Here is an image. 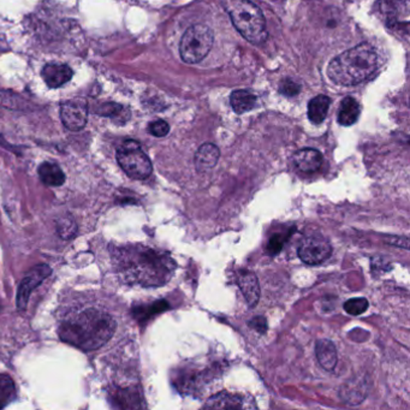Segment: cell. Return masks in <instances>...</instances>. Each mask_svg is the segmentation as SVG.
Returning a JSON list of instances; mask_svg holds the SVG:
<instances>
[{"label": "cell", "instance_id": "obj_1", "mask_svg": "<svg viewBox=\"0 0 410 410\" xmlns=\"http://www.w3.org/2000/svg\"><path fill=\"white\" fill-rule=\"evenodd\" d=\"M117 328L114 315L104 305L76 302L58 317V336L83 351L100 349Z\"/></svg>", "mask_w": 410, "mask_h": 410}, {"label": "cell", "instance_id": "obj_2", "mask_svg": "<svg viewBox=\"0 0 410 410\" xmlns=\"http://www.w3.org/2000/svg\"><path fill=\"white\" fill-rule=\"evenodd\" d=\"M114 271L123 283L144 288L162 287L171 280L175 262L165 254L144 245H123L112 253Z\"/></svg>", "mask_w": 410, "mask_h": 410}, {"label": "cell", "instance_id": "obj_3", "mask_svg": "<svg viewBox=\"0 0 410 410\" xmlns=\"http://www.w3.org/2000/svg\"><path fill=\"white\" fill-rule=\"evenodd\" d=\"M379 64V54L372 45H358L332 59L328 79L338 86H355L370 79Z\"/></svg>", "mask_w": 410, "mask_h": 410}, {"label": "cell", "instance_id": "obj_4", "mask_svg": "<svg viewBox=\"0 0 410 410\" xmlns=\"http://www.w3.org/2000/svg\"><path fill=\"white\" fill-rule=\"evenodd\" d=\"M225 8L236 29L252 44H261L267 38L266 22L261 10L250 0H227Z\"/></svg>", "mask_w": 410, "mask_h": 410}, {"label": "cell", "instance_id": "obj_5", "mask_svg": "<svg viewBox=\"0 0 410 410\" xmlns=\"http://www.w3.org/2000/svg\"><path fill=\"white\" fill-rule=\"evenodd\" d=\"M213 31L204 24L190 26L181 40L179 53L188 64H197L208 54L213 46Z\"/></svg>", "mask_w": 410, "mask_h": 410}, {"label": "cell", "instance_id": "obj_6", "mask_svg": "<svg viewBox=\"0 0 410 410\" xmlns=\"http://www.w3.org/2000/svg\"><path fill=\"white\" fill-rule=\"evenodd\" d=\"M117 160L123 171L132 179H146L153 171L152 162L137 141H124L117 149Z\"/></svg>", "mask_w": 410, "mask_h": 410}, {"label": "cell", "instance_id": "obj_7", "mask_svg": "<svg viewBox=\"0 0 410 410\" xmlns=\"http://www.w3.org/2000/svg\"><path fill=\"white\" fill-rule=\"evenodd\" d=\"M298 257L307 265H320L326 261L332 254V245L324 237H308L298 248Z\"/></svg>", "mask_w": 410, "mask_h": 410}, {"label": "cell", "instance_id": "obj_8", "mask_svg": "<svg viewBox=\"0 0 410 410\" xmlns=\"http://www.w3.org/2000/svg\"><path fill=\"white\" fill-rule=\"evenodd\" d=\"M61 122L71 131L82 130L88 121L87 101L82 98H75L66 101L61 109Z\"/></svg>", "mask_w": 410, "mask_h": 410}, {"label": "cell", "instance_id": "obj_9", "mask_svg": "<svg viewBox=\"0 0 410 410\" xmlns=\"http://www.w3.org/2000/svg\"><path fill=\"white\" fill-rule=\"evenodd\" d=\"M51 275V268L47 265H39L34 267L33 270L24 277V280L21 282L20 289L17 293V308L18 310H24L29 300L31 295L36 290L40 284L43 283L48 275Z\"/></svg>", "mask_w": 410, "mask_h": 410}, {"label": "cell", "instance_id": "obj_10", "mask_svg": "<svg viewBox=\"0 0 410 410\" xmlns=\"http://www.w3.org/2000/svg\"><path fill=\"white\" fill-rule=\"evenodd\" d=\"M237 284L250 308L258 305L260 300V284L258 277L250 271H241L237 275Z\"/></svg>", "mask_w": 410, "mask_h": 410}, {"label": "cell", "instance_id": "obj_11", "mask_svg": "<svg viewBox=\"0 0 410 410\" xmlns=\"http://www.w3.org/2000/svg\"><path fill=\"white\" fill-rule=\"evenodd\" d=\"M74 73L71 70L70 66H66V64H58V63L47 64L41 71V76H43L45 83L51 89H56V88L64 86L66 83L70 81Z\"/></svg>", "mask_w": 410, "mask_h": 410}, {"label": "cell", "instance_id": "obj_12", "mask_svg": "<svg viewBox=\"0 0 410 410\" xmlns=\"http://www.w3.org/2000/svg\"><path fill=\"white\" fill-rule=\"evenodd\" d=\"M294 162L302 172H314L323 165V154L318 149H303L297 151L294 155Z\"/></svg>", "mask_w": 410, "mask_h": 410}, {"label": "cell", "instance_id": "obj_13", "mask_svg": "<svg viewBox=\"0 0 410 410\" xmlns=\"http://www.w3.org/2000/svg\"><path fill=\"white\" fill-rule=\"evenodd\" d=\"M219 157H220V152L215 144H202L195 153V159H194L197 170L199 172H205V171L213 169L218 162Z\"/></svg>", "mask_w": 410, "mask_h": 410}, {"label": "cell", "instance_id": "obj_14", "mask_svg": "<svg viewBox=\"0 0 410 410\" xmlns=\"http://www.w3.org/2000/svg\"><path fill=\"white\" fill-rule=\"evenodd\" d=\"M315 355L319 363L326 371H333L338 363L336 345L330 340H320L315 345Z\"/></svg>", "mask_w": 410, "mask_h": 410}, {"label": "cell", "instance_id": "obj_15", "mask_svg": "<svg viewBox=\"0 0 410 410\" xmlns=\"http://www.w3.org/2000/svg\"><path fill=\"white\" fill-rule=\"evenodd\" d=\"M206 408H215V409H242L245 408V400L234 393H219L213 395L206 402Z\"/></svg>", "mask_w": 410, "mask_h": 410}, {"label": "cell", "instance_id": "obj_16", "mask_svg": "<svg viewBox=\"0 0 410 410\" xmlns=\"http://www.w3.org/2000/svg\"><path fill=\"white\" fill-rule=\"evenodd\" d=\"M360 114H361V107L356 99H354L353 96H347L340 104L338 123L343 127H350L358 122Z\"/></svg>", "mask_w": 410, "mask_h": 410}, {"label": "cell", "instance_id": "obj_17", "mask_svg": "<svg viewBox=\"0 0 410 410\" xmlns=\"http://www.w3.org/2000/svg\"><path fill=\"white\" fill-rule=\"evenodd\" d=\"M39 176L43 183L50 187H61L66 182V174L54 162H43L39 167Z\"/></svg>", "mask_w": 410, "mask_h": 410}, {"label": "cell", "instance_id": "obj_18", "mask_svg": "<svg viewBox=\"0 0 410 410\" xmlns=\"http://www.w3.org/2000/svg\"><path fill=\"white\" fill-rule=\"evenodd\" d=\"M232 109L236 114H242L248 112L250 109H255L258 98L245 89L235 91L230 96Z\"/></svg>", "mask_w": 410, "mask_h": 410}, {"label": "cell", "instance_id": "obj_19", "mask_svg": "<svg viewBox=\"0 0 410 410\" xmlns=\"http://www.w3.org/2000/svg\"><path fill=\"white\" fill-rule=\"evenodd\" d=\"M330 105H331V100L328 96H318L314 99H312L308 105V117L310 122L314 124L323 123L328 116Z\"/></svg>", "mask_w": 410, "mask_h": 410}, {"label": "cell", "instance_id": "obj_20", "mask_svg": "<svg viewBox=\"0 0 410 410\" xmlns=\"http://www.w3.org/2000/svg\"><path fill=\"white\" fill-rule=\"evenodd\" d=\"M16 397V388L9 375L0 374V409L10 404Z\"/></svg>", "mask_w": 410, "mask_h": 410}, {"label": "cell", "instance_id": "obj_21", "mask_svg": "<svg viewBox=\"0 0 410 410\" xmlns=\"http://www.w3.org/2000/svg\"><path fill=\"white\" fill-rule=\"evenodd\" d=\"M98 114H101V116H106V117L117 118L118 122L121 123L127 122L129 117H130L129 109L123 107L122 105L114 104V102L101 106Z\"/></svg>", "mask_w": 410, "mask_h": 410}, {"label": "cell", "instance_id": "obj_22", "mask_svg": "<svg viewBox=\"0 0 410 410\" xmlns=\"http://www.w3.org/2000/svg\"><path fill=\"white\" fill-rule=\"evenodd\" d=\"M370 307V303L365 297H355L350 298L344 303V310L348 314L358 317L363 314Z\"/></svg>", "mask_w": 410, "mask_h": 410}, {"label": "cell", "instance_id": "obj_23", "mask_svg": "<svg viewBox=\"0 0 410 410\" xmlns=\"http://www.w3.org/2000/svg\"><path fill=\"white\" fill-rule=\"evenodd\" d=\"M149 130L153 136L155 137H164V136L169 134L170 131V126L165 122V121H154V122L149 124Z\"/></svg>", "mask_w": 410, "mask_h": 410}, {"label": "cell", "instance_id": "obj_24", "mask_svg": "<svg viewBox=\"0 0 410 410\" xmlns=\"http://www.w3.org/2000/svg\"><path fill=\"white\" fill-rule=\"evenodd\" d=\"M58 232L63 238H70L71 236H74L76 232V225H75L74 220L71 218L61 220L59 225H58Z\"/></svg>", "mask_w": 410, "mask_h": 410}, {"label": "cell", "instance_id": "obj_25", "mask_svg": "<svg viewBox=\"0 0 410 410\" xmlns=\"http://www.w3.org/2000/svg\"><path fill=\"white\" fill-rule=\"evenodd\" d=\"M300 92V86L297 83L290 81V79H285L282 84H280V93L287 96H296L297 93Z\"/></svg>", "mask_w": 410, "mask_h": 410}, {"label": "cell", "instance_id": "obj_26", "mask_svg": "<svg viewBox=\"0 0 410 410\" xmlns=\"http://www.w3.org/2000/svg\"><path fill=\"white\" fill-rule=\"evenodd\" d=\"M249 326L253 328V330H255V331H258L259 333L265 335L267 332L266 319L264 318V317H257V318H253L249 321Z\"/></svg>", "mask_w": 410, "mask_h": 410}, {"label": "cell", "instance_id": "obj_27", "mask_svg": "<svg viewBox=\"0 0 410 410\" xmlns=\"http://www.w3.org/2000/svg\"><path fill=\"white\" fill-rule=\"evenodd\" d=\"M282 237H283V236H273V238L270 241V245H268V252H270L271 254L280 253V250L282 249V247H283L284 243V241Z\"/></svg>", "mask_w": 410, "mask_h": 410}]
</instances>
